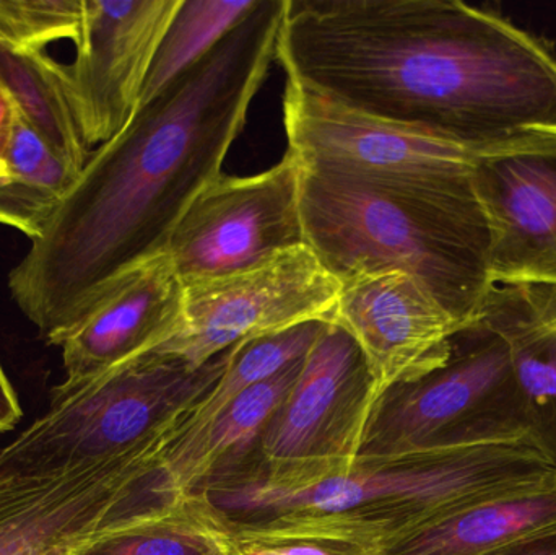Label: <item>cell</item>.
Instances as JSON below:
<instances>
[{
    "mask_svg": "<svg viewBox=\"0 0 556 555\" xmlns=\"http://www.w3.org/2000/svg\"><path fill=\"white\" fill-rule=\"evenodd\" d=\"M181 0H85L68 98L88 149L116 137L139 110L156 49Z\"/></svg>",
    "mask_w": 556,
    "mask_h": 555,
    "instance_id": "11",
    "label": "cell"
},
{
    "mask_svg": "<svg viewBox=\"0 0 556 555\" xmlns=\"http://www.w3.org/2000/svg\"><path fill=\"white\" fill-rule=\"evenodd\" d=\"M182 286L178 329L152 352L192 368L253 339L306 323H333L342 289L306 244L250 269Z\"/></svg>",
    "mask_w": 556,
    "mask_h": 555,
    "instance_id": "8",
    "label": "cell"
},
{
    "mask_svg": "<svg viewBox=\"0 0 556 555\" xmlns=\"http://www.w3.org/2000/svg\"><path fill=\"white\" fill-rule=\"evenodd\" d=\"M290 84L467 150L556 129V58L459 0H285Z\"/></svg>",
    "mask_w": 556,
    "mask_h": 555,
    "instance_id": "2",
    "label": "cell"
},
{
    "mask_svg": "<svg viewBox=\"0 0 556 555\" xmlns=\"http://www.w3.org/2000/svg\"><path fill=\"white\" fill-rule=\"evenodd\" d=\"M493 555H556V534L555 537L528 541V543L518 544V546L509 547V550Z\"/></svg>",
    "mask_w": 556,
    "mask_h": 555,
    "instance_id": "28",
    "label": "cell"
},
{
    "mask_svg": "<svg viewBox=\"0 0 556 555\" xmlns=\"http://www.w3.org/2000/svg\"><path fill=\"white\" fill-rule=\"evenodd\" d=\"M285 0L253 9L188 71L91 152L74 188L10 270L20 312L61 345L134 267L166 253L189 205L222 166L277 54Z\"/></svg>",
    "mask_w": 556,
    "mask_h": 555,
    "instance_id": "1",
    "label": "cell"
},
{
    "mask_svg": "<svg viewBox=\"0 0 556 555\" xmlns=\"http://www.w3.org/2000/svg\"><path fill=\"white\" fill-rule=\"evenodd\" d=\"M300 209L306 247L340 283L397 270L460 326L479 321L493 282L489 222L470 173L362 176L301 166Z\"/></svg>",
    "mask_w": 556,
    "mask_h": 555,
    "instance_id": "4",
    "label": "cell"
},
{
    "mask_svg": "<svg viewBox=\"0 0 556 555\" xmlns=\"http://www.w3.org/2000/svg\"><path fill=\"white\" fill-rule=\"evenodd\" d=\"M235 527V525H233ZM230 555H376L352 544L324 538L267 533L235 527Z\"/></svg>",
    "mask_w": 556,
    "mask_h": 555,
    "instance_id": "25",
    "label": "cell"
},
{
    "mask_svg": "<svg viewBox=\"0 0 556 555\" xmlns=\"http://www.w3.org/2000/svg\"><path fill=\"white\" fill-rule=\"evenodd\" d=\"M324 325L326 323H306L231 349L227 368L217 383L201 400L195 401L186 414L176 445L201 436L241 393L276 377L288 365L303 358L323 331Z\"/></svg>",
    "mask_w": 556,
    "mask_h": 555,
    "instance_id": "22",
    "label": "cell"
},
{
    "mask_svg": "<svg viewBox=\"0 0 556 555\" xmlns=\"http://www.w3.org/2000/svg\"><path fill=\"white\" fill-rule=\"evenodd\" d=\"M333 323L358 344L379 398L446 364L460 326L408 274H366L340 283Z\"/></svg>",
    "mask_w": 556,
    "mask_h": 555,
    "instance_id": "14",
    "label": "cell"
},
{
    "mask_svg": "<svg viewBox=\"0 0 556 555\" xmlns=\"http://www.w3.org/2000/svg\"><path fill=\"white\" fill-rule=\"evenodd\" d=\"M470 176L489 222L493 286H556V129L480 150Z\"/></svg>",
    "mask_w": 556,
    "mask_h": 555,
    "instance_id": "10",
    "label": "cell"
},
{
    "mask_svg": "<svg viewBox=\"0 0 556 555\" xmlns=\"http://www.w3.org/2000/svg\"><path fill=\"white\" fill-rule=\"evenodd\" d=\"M379 400L355 339L342 326L326 323L243 475L294 485L350 468Z\"/></svg>",
    "mask_w": 556,
    "mask_h": 555,
    "instance_id": "7",
    "label": "cell"
},
{
    "mask_svg": "<svg viewBox=\"0 0 556 555\" xmlns=\"http://www.w3.org/2000/svg\"><path fill=\"white\" fill-rule=\"evenodd\" d=\"M84 13L85 0H0V42L28 51L58 41L77 45Z\"/></svg>",
    "mask_w": 556,
    "mask_h": 555,
    "instance_id": "24",
    "label": "cell"
},
{
    "mask_svg": "<svg viewBox=\"0 0 556 555\" xmlns=\"http://www.w3.org/2000/svg\"><path fill=\"white\" fill-rule=\"evenodd\" d=\"M160 465L155 456H130L0 485V555H74L159 475Z\"/></svg>",
    "mask_w": 556,
    "mask_h": 555,
    "instance_id": "13",
    "label": "cell"
},
{
    "mask_svg": "<svg viewBox=\"0 0 556 555\" xmlns=\"http://www.w3.org/2000/svg\"><path fill=\"white\" fill-rule=\"evenodd\" d=\"M185 286L168 254L124 274L65 336L62 348L67 387L165 344L182 315Z\"/></svg>",
    "mask_w": 556,
    "mask_h": 555,
    "instance_id": "15",
    "label": "cell"
},
{
    "mask_svg": "<svg viewBox=\"0 0 556 555\" xmlns=\"http://www.w3.org/2000/svg\"><path fill=\"white\" fill-rule=\"evenodd\" d=\"M233 543V524L195 492L116 518L74 555H230Z\"/></svg>",
    "mask_w": 556,
    "mask_h": 555,
    "instance_id": "19",
    "label": "cell"
},
{
    "mask_svg": "<svg viewBox=\"0 0 556 555\" xmlns=\"http://www.w3.org/2000/svg\"><path fill=\"white\" fill-rule=\"evenodd\" d=\"M256 0H181L163 35L143 85L140 104L149 103L169 81L204 58Z\"/></svg>",
    "mask_w": 556,
    "mask_h": 555,
    "instance_id": "23",
    "label": "cell"
},
{
    "mask_svg": "<svg viewBox=\"0 0 556 555\" xmlns=\"http://www.w3.org/2000/svg\"><path fill=\"white\" fill-rule=\"evenodd\" d=\"M531 442L505 342L482 321L460 329L446 364L382 394L358 458Z\"/></svg>",
    "mask_w": 556,
    "mask_h": 555,
    "instance_id": "6",
    "label": "cell"
},
{
    "mask_svg": "<svg viewBox=\"0 0 556 555\" xmlns=\"http://www.w3.org/2000/svg\"><path fill=\"white\" fill-rule=\"evenodd\" d=\"M230 352L201 368L147 352L85 383L59 384L45 416L0 452V485L130 456L163 463L186 414L217 383Z\"/></svg>",
    "mask_w": 556,
    "mask_h": 555,
    "instance_id": "5",
    "label": "cell"
},
{
    "mask_svg": "<svg viewBox=\"0 0 556 555\" xmlns=\"http://www.w3.org/2000/svg\"><path fill=\"white\" fill-rule=\"evenodd\" d=\"M16 110L12 100L7 97L5 91L0 88V163L5 155L7 147L12 139L13 129H15Z\"/></svg>",
    "mask_w": 556,
    "mask_h": 555,
    "instance_id": "27",
    "label": "cell"
},
{
    "mask_svg": "<svg viewBox=\"0 0 556 555\" xmlns=\"http://www.w3.org/2000/svg\"><path fill=\"white\" fill-rule=\"evenodd\" d=\"M303 358L241 393L201 436L173 446L160 466L156 495L175 499L195 494L248 465L293 387Z\"/></svg>",
    "mask_w": 556,
    "mask_h": 555,
    "instance_id": "17",
    "label": "cell"
},
{
    "mask_svg": "<svg viewBox=\"0 0 556 555\" xmlns=\"http://www.w3.org/2000/svg\"><path fill=\"white\" fill-rule=\"evenodd\" d=\"M555 534L556 485H551L460 508L381 555H493Z\"/></svg>",
    "mask_w": 556,
    "mask_h": 555,
    "instance_id": "18",
    "label": "cell"
},
{
    "mask_svg": "<svg viewBox=\"0 0 556 555\" xmlns=\"http://www.w3.org/2000/svg\"><path fill=\"white\" fill-rule=\"evenodd\" d=\"M301 166L291 153L266 172L208 182L176 225L166 254L182 282L250 269L304 247Z\"/></svg>",
    "mask_w": 556,
    "mask_h": 555,
    "instance_id": "9",
    "label": "cell"
},
{
    "mask_svg": "<svg viewBox=\"0 0 556 555\" xmlns=\"http://www.w3.org/2000/svg\"><path fill=\"white\" fill-rule=\"evenodd\" d=\"M80 173L16 113L15 129L0 163V225L35 241Z\"/></svg>",
    "mask_w": 556,
    "mask_h": 555,
    "instance_id": "20",
    "label": "cell"
},
{
    "mask_svg": "<svg viewBox=\"0 0 556 555\" xmlns=\"http://www.w3.org/2000/svg\"><path fill=\"white\" fill-rule=\"evenodd\" d=\"M18 396L0 365V433L9 432L22 419Z\"/></svg>",
    "mask_w": 556,
    "mask_h": 555,
    "instance_id": "26",
    "label": "cell"
},
{
    "mask_svg": "<svg viewBox=\"0 0 556 555\" xmlns=\"http://www.w3.org/2000/svg\"><path fill=\"white\" fill-rule=\"evenodd\" d=\"M479 319L508 348L532 445L556 466V286H493Z\"/></svg>",
    "mask_w": 556,
    "mask_h": 555,
    "instance_id": "16",
    "label": "cell"
},
{
    "mask_svg": "<svg viewBox=\"0 0 556 555\" xmlns=\"http://www.w3.org/2000/svg\"><path fill=\"white\" fill-rule=\"evenodd\" d=\"M288 153L303 168L362 176L466 175L480 150H467L376 119L287 81Z\"/></svg>",
    "mask_w": 556,
    "mask_h": 555,
    "instance_id": "12",
    "label": "cell"
},
{
    "mask_svg": "<svg viewBox=\"0 0 556 555\" xmlns=\"http://www.w3.org/2000/svg\"><path fill=\"white\" fill-rule=\"evenodd\" d=\"M0 88L18 116L78 169L91 152L81 136L68 98L64 64L45 51L16 49L0 42Z\"/></svg>",
    "mask_w": 556,
    "mask_h": 555,
    "instance_id": "21",
    "label": "cell"
},
{
    "mask_svg": "<svg viewBox=\"0 0 556 555\" xmlns=\"http://www.w3.org/2000/svg\"><path fill=\"white\" fill-rule=\"evenodd\" d=\"M556 485V466L529 442L356 458L294 485L237 475L205 497L237 528L324 538L381 555L415 531L477 502Z\"/></svg>",
    "mask_w": 556,
    "mask_h": 555,
    "instance_id": "3",
    "label": "cell"
}]
</instances>
